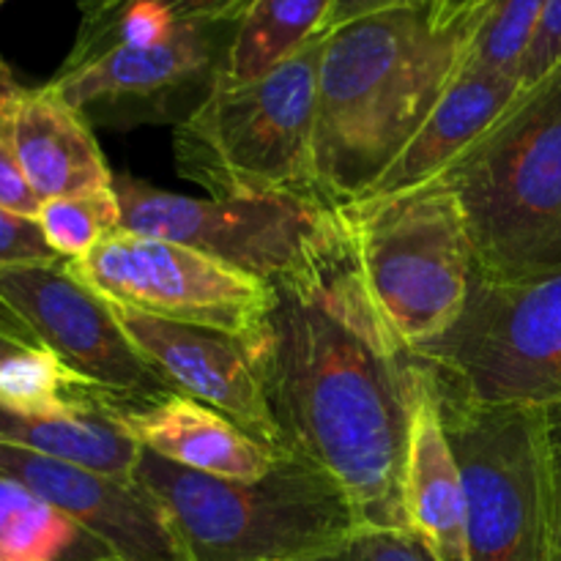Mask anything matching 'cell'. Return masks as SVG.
Returning a JSON list of instances; mask_svg holds the SVG:
<instances>
[{
	"mask_svg": "<svg viewBox=\"0 0 561 561\" xmlns=\"http://www.w3.org/2000/svg\"><path fill=\"white\" fill-rule=\"evenodd\" d=\"M131 480L162 504L190 561H316L362 529L337 482L288 453L261 480L233 482L142 449Z\"/></svg>",
	"mask_w": 561,
	"mask_h": 561,
	"instance_id": "277c9868",
	"label": "cell"
},
{
	"mask_svg": "<svg viewBox=\"0 0 561 561\" xmlns=\"http://www.w3.org/2000/svg\"><path fill=\"white\" fill-rule=\"evenodd\" d=\"M362 279L383 321L411 348L447 332L477 277L463 206L444 175L337 206Z\"/></svg>",
	"mask_w": 561,
	"mask_h": 561,
	"instance_id": "8992f818",
	"label": "cell"
},
{
	"mask_svg": "<svg viewBox=\"0 0 561 561\" xmlns=\"http://www.w3.org/2000/svg\"><path fill=\"white\" fill-rule=\"evenodd\" d=\"M82 561H118V559H113V557H93V559H82Z\"/></svg>",
	"mask_w": 561,
	"mask_h": 561,
	"instance_id": "4dcf8cb0",
	"label": "cell"
},
{
	"mask_svg": "<svg viewBox=\"0 0 561 561\" xmlns=\"http://www.w3.org/2000/svg\"><path fill=\"white\" fill-rule=\"evenodd\" d=\"M438 405L463 474L469 561H559V493L546 405L447 398H438Z\"/></svg>",
	"mask_w": 561,
	"mask_h": 561,
	"instance_id": "52a82bcc",
	"label": "cell"
},
{
	"mask_svg": "<svg viewBox=\"0 0 561 561\" xmlns=\"http://www.w3.org/2000/svg\"><path fill=\"white\" fill-rule=\"evenodd\" d=\"M268 288L250 351L279 453L332 477L362 526L409 531L403 463L425 367L378 312L340 214L334 233Z\"/></svg>",
	"mask_w": 561,
	"mask_h": 561,
	"instance_id": "6da1fadb",
	"label": "cell"
},
{
	"mask_svg": "<svg viewBox=\"0 0 561 561\" xmlns=\"http://www.w3.org/2000/svg\"><path fill=\"white\" fill-rule=\"evenodd\" d=\"M107 305L126 337L173 392L211 405L257 442L279 449L277 427L244 340L206 327L164 321L113 301Z\"/></svg>",
	"mask_w": 561,
	"mask_h": 561,
	"instance_id": "4fadbf2b",
	"label": "cell"
},
{
	"mask_svg": "<svg viewBox=\"0 0 561 561\" xmlns=\"http://www.w3.org/2000/svg\"><path fill=\"white\" fill-rule=\"evenodd\" d=\"M463 206L477 277L491 283L561 268V64L444 173Z\"/></svg>",
	"mask_w": 561,
	"mask_h": 561,
	"instance_id": "3957f363",
	"label": "cell"
},
{
	"mask_svg": "<svg viewBox=\"0 0 561 561\" xmlns=\"http://www.w3.org/2000/svg\"><path fill=\"white\" fill-rule=\"evenodd\" d=\"M316 561H436L409 531L362 526Z\"/></svg>",
	"mask_w": 561,
	"mask_h": 561,
	"instance_id": "603a6c76",
	"label": "cell"
},
{
	"mask_svg": "<svg viewBox=\"0 0 561 561\" xmlns=\"http://www.w3.org/2000/svg\"><path fill=\"white\" fill-rule=\"evenodd\" d=\"M77 3H80V0H77Z\"/></svg>",
	"mask_w": 561,
	"mask_h": 561,
	"instance_id": "d6a6232c",
	"label": "cell"
},
{
	"mask_svg": "<svg viewBox=\"0 0 561 561\" xmlns=\"http://www.w3.org/2000/svg\"><path fill=\"white\" fill-rule=\"evenodd\" d=\"M5 3V0H0V5H3Z\"/></svg>",
	"mask_w": 561,
	"mask_h": 561,
	"instance_id": "1f68e13d",
	"label": "cell"
},
{
	"mask_svg": "<svg viewBox=\"0 0 561 561\" xmlns=\"http://www.w3.org/2000/svg\"><path fill=\"white\" fill-rule=\"evenodd\" d=\"M414 354L438 398L474 405L561 403V268L515 283L474 277L458 321Z\"/></svg>",
	"mask_w": 561,
	"mask_h": 561,
	"instance_id": "ba28073f",
	"label": "cell"
},
{
	"mask_svg": "<svg viewBox=\"0 0 561 561\" xmlns=\"http://www.w3.org/2000/svg\"><path fill=\"white\" fill-rule=\"evenodd\" d=\"M80 540L66 515L0 474V561H69Z\"/></svg>",
	"mask_w": 561,
	"mask_h": 561,
	"instance_id": "ffe728a7",
	"label": "cell"
},
{
	"mask_svg": "<svg viewBox=\"0 0 561 561\" xmlns=\"http://www.w3.org/2000/svg\"><path fill=\"white\" fill-rule=\"evenodd\" d=\"M411 3H425V0H334L321 33H332L337 31V27L348 25V22L362 20V16L378 14V11L400 9V5H411Z\"/></svg>",
	"mask_w": 561,
	"mask_h": 561,
	"instance_id": "83f0119b",
	"label": "cell"
},
{
	"mask_svg": "<svg viewBox=\"0 0 561 561\" xmlns=\"http://www.w3.org/2000/svg\"><path fill=\"white\" fill-rule=\"evenodd\" d=\"M104 405L146 453L197 474L252 482L266 477L283 455L217 409L179 392L131 405L104 398Z\"/></svg>",
	"mask_w": 561,
	"mask_h": 561,
	"instance_id": "2e32d148",
	"label": "cell"
},
{
	"mask_svg": "<svg viewBox=\"0 0 561 561\" xmlns=\"http://www.w3.org/2000/svg\"><path fill=\"white\" fill-rule=\"evenodd\" d=\"M520 80L460 66L436 107L362 197L414 190L447 173L520 96Z\"/></svg>",
	"mask_w": 561,
	"mask_h": 561,
	"instance_id": "ac0fdd59",
	"label": "cell"
},
{
	"mask_svg": "<svg viewBox=\"0 0 561 561\" xmlns=\"http://www.w3.org/2000/svg\"><path fill=\"white\" fill-rule=\"evenodd\" d=\"M211 25L181 22L170 38L148 47H113L77 66H60L49 85L58 88L77 110L96 115L151 107L164 110L184 88L206 80L214 82L219 64H214Z\"/></svg>",
	"mask_w": 561,
	"mask_h": 561,
	"instance_id": "9a60e30c",
	"label": "cell"
},
{
	"mask_svg": "<svg viewBox=\"0 0 561 561\" xmlns=\"http://www.w3.org/2000/svg\"><path fill=\"white\" fill-rule=\"evenodd\" d=\"M44 239L64 261H80L107 236L121 230V206L115 186L44 201L36 214Z\"/></svg>",
	"mask_w": 561,
	"mask_h": 561,
	"instance_id": "7402d4cb",
	"label": "cell"
},
{
	"mask_svg": "<svg viewBox=\"0 0 561 561\" xmlns=\"http://www.w3.org/2000/svg\"><path fill=\"white\" fill-rule=\"evenodd\" d=\"M0 442L131 480L142 447L115 422L102 394L66 409H14L0 403Z\"/></svg>",
	"mask_w": 561,
	"mask_h": 561,
	"instance_id": "d6986e66",
	"label": "cell"
},
{
	"mask_svg": "<svg viewBox=\"0 0 561 561\" xmlns=\"http://www.w3.org/2000/svg\"><path fill=\"white\" fill-rule=\"evenodd\" d=\"M0 474L58 510L104 557L118 561H190L162 504L135 480L82 469L0 442Z\"/></svg>",
	"mask_w": 561,
	"mask_h": 561,
	"instance_id": "7c38bea8",
	"label": "cell"
},
{
	"mask_svg": "<svg viewBox=\"0 0 561 561\" xmlns=\"http://www.w3.org/2000/svg\"><path fill=\"white\" fill-rule=\"evenodd\" d=\"M471 27L474 22L442 31L425 0L327 33L316 184L329 206L359 201L409 146L458 75Z\"/></svg>",
	"mask_w": 561,
	"mask_h": 561,
	"instance_id": "7a4b0ae2",
	"label": "cell"
},
{
	"mask_svg": "<svg viewBox=\"0 0 561 561\" xmlns=\"http://www.w3.org/2000/svg\"><path fill=\"white\" fill-rule=\"evenodd\" d=\"M561 64V0H546L535 42L520 64V88H531Z\"/></svg>",
	"mask_w": 561,
	"mask_h": 561,
	"instance_id": "d4e9b609",
	"label": "cell"
},
{
	"mask_svg": "<svg viewBox=\"0 0 561 561\" xmlns=\"http://www.w3.org/2000/svg\"><path fill=\"white\" fill-rule=\"evenodd\" d=\"M33 348H42V345L33 340V334L5 307H0V365L9 362L11 356H20Z\"/></svg>",
	"mask_w": 561,
	"mask_h": 561,
	"instance_id": "f546056e",
	"label": "cell"
},
{
	"mask_svg": "<svg viewBox=\"0 0 561 561\" xmlns=\"http://www.w3.org/2000/svg\"><path fill=\"white\" fill-rule=\"evenodd\" d=\"M0 307L102 398L131 405L173 394L126 337L107 299L66 261L0 268Z\"/></svg>",
	"mask_w": 561,
	"mask_h": 561,
	"instance_id": "8fae6325",
	"label": "cell"
},
{
	"mask_svg": "<svg viewBox=\"0 0 561 561\" xmlns=\"http://www.w3.org/2000/svg\"><path fill=\"white\" fill-rule=\"evenodd\" d=\"M53 261L64 257L55 255L53 247L47 244L36 217H25L0 206V268Z\"/></svg>",
	"mask_w": 561,
	"mask_h": 561,
	"instance_id": "cb8c5ba5",
	"label": "cell"
},
{
	"mask_svg": "<svg viewBox=\"0 0 561 561\" xmlns=\"http://www.w3.org/2000/svg\"><path fill=\"white\" fill-rule=\"evenodd\" d=\"M121 230L175 241L241 274L274 283L337 228V208L316 197H190L115 173Z\"/></svg>",
	"mask_w": 561,
	"mask_h": 561,
	"instance_id": "9c48e42d",
	"label": "cell"
},
{
	"mask_svg": "<svg viewBox=\"0 0 561 561\" xmlns=\"http://www.w3.org/2000/svg\"><path fill=\"white\" fill-rule=\"evenodd\" d=\"M327 33L247 82L214 77L175 124L179 173L211 197H316L318 69ZM327 203V201H323Z\"/></svg>",
	"mask_w": 561,
	"mask_h": 561,
	"instance_id": "5b68a950",
	"label": "cell"
},
{
	"mask_svg": "<svg viewBox=\"0 0 561 561\" xmlns=\"http://www.w3.org/2000/svg\"><path fill=\"white\" fill-rule=\"evenodd\" d=\"M118 0H80V5H104ZM168 5L179 22H195V25H222V22H239L252 5V0H159Z\"/></svg>",
	"mask_w": 561,
	"mask_h": 561,
	"instance_id": "484cf974",
	"label": "cell"
},
{
	"mask_svg": "<svg viewBox=\"0 0 561 561\" xmlns=\"http://www.w3.org/2000/svg\"><path fill=\"white\" fill-rule=\"evenodd\" d=\"M546 0H488L474 16L460 66L520 80V64L535 42Z\"/></svg>",
	"mask_w": 561,
	"mask_h": 561,
	"instance_id": "44dd1931",
	"label": "cell"
},
{
	"mask_svg": "<svg viewBox=\"0 0 561 561\" xmlns=\"http://www.w3.org/2000/svg\"><path fill=\"white\" fill-rule=\"evenodd\" d=\"M425 367V365H422ZM409 535L436 561H469V510L453 442L442 420L436 383L422 373L403 463Z\"/></svg>",
	"mask_w": 561,
	"mask_h": 561,
	"instance_id": "e0dca14e",
	"label": "cell"
},
{
	"mask_svg": "<svg viewBox=\"0 0 561 561\" xmlns=\"http://www.w3.org/2000/svg\"><path fill=\"white\" fill-rule=\"evenodd\" d=\"M0 206L9 208V211L25 214V217H36L38 208H42V201L25 181L3 137H0Z\"/></svg>",
	"mask_w": 561,
	"mask_h": 561,
	"instance_id": "4316f807",
	"label": "cell"
},
{
	"mask_svg": "<svg viewBox=\"0 0 561 561\" xmlns=\"http://www.w3.org/2000/svg\"><path fill=\"white\" fill-rule=\"evenodd\" d=\"M66 263L113 305L225 332L247 345L261 337L272 305V288L263 279L175 241L129 230H115L85 257Z\"/></svg>",
	"mask_w": 561,
	"mask_h": 561,
	"instance_id": "30bf717a",
	"label": "cell"
},
{
	"mask_svg": "<svg viewBox=\"0 0 561 561\" xmlns=\"http://www.w3.org/2000/svg\"><path fill=\"white\" fill-rule=\"evenodd\" d=\"M0 137L38 201L107 190L110 170L91 121L55 85H22L0 58Z\"/></svg>",
	"mask_w": 561,
	"mask_h": 561,
	"instance_id": "5bb4252c",
	"label": "cell"
},
{
	"mask_svg": "<svg viewBox=\"0 0 561 561\" xmlns=\"http://www.w3.org/2000/svg\"><path fill=\"white\" fill-rule=\"evenodd\" d=\"M427 5H431L433 25L449 31V27L474 22V16L485 9L488 0H427Z\"/></svg>",
	"mask_w": 561,
	"mask_h": 561,
	"instance_id": "f1b7e54d",
	"label": "cell"
}]
</instances>
